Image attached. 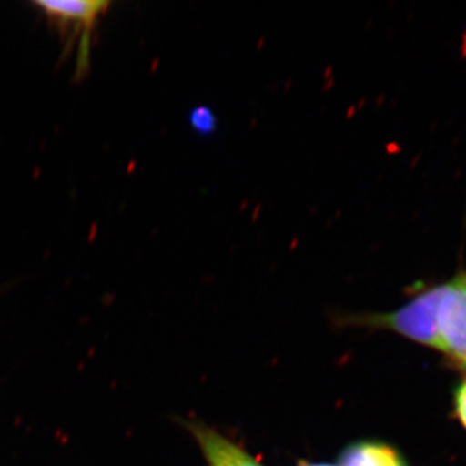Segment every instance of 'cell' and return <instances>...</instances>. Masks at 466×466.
Returning <instances> with one entry per match:
<instances>
[{
  "instance_id": "3957f363",
  "label": "cell",
  "mask_w": 466,
  "mask_h": 466,
  "mask_svg": "<svg viewBox=\"0 0 466 466\" xmlns=\"http://www.w3.org/2000/svg\"><path fill=\"white\" fill-rule=\"evenodd\" d=\"M438 332L441 351L466 367V268L441 284Z\"/></svg>"
},
{
  "instance_id": "277c9868",
  "label": "cell",
  "mask_w": 466,
  "mask_h": 466,
  "mask_svg": "<svg viewBox=\"0 0 466 466\" xmlns=\"http://www.w3.org/2000/svg\"><path fill=\"white\" fill-rule=\"evenodd\" d=\"M202 452L213 466H262L240 447L214 429L201 424L189 425Z\"/></svg>"
},
{
  "instance_id": "8992f818",
  "label": "cell",
  "mask_w": 466,
  "mask_h": 466,
  "mask_svg": "<svg viewBox=\"0 0 466 466\" xmlns=\"http://www.w3.org/2000/svg\"><path fill=\"white\" fill-rule=\"evenodd\" d=\"M191 124L198 133L208 134L216 128V116L208 108L200 106L193 110Z\"/></svg>"
},
{
  "instance_id": "7a4b0ae2",
  "label": "cell",
  "mask_w": 466,
  "mask_h": 466,
  "mask_svg": "<svg viewBox=\"0 0 466 466\" xmlns=\"http://www.w3.org/2000/svg\"><path fill=\"white\" fill-rule=\"evenodd\" d=\"M440 299L441 284L417 294L415 299L397 311L364 318V324L394 330L412 341L441 351L438 332Z\"/></svg>"
},
{
  "instance_id": "6da1fadb",
  "label": "cell",
  "mask_w": 466,
  "mask_h": 466,
  "mask_svg": "<svg viewBox=\"0 0 466 466\" xmlns=\"http://www.w3.org/2000/svg\"><path fill=\"white\" fill-rule=\"evenodd\" d=\"M66 43L64 51L76 50V75L84 76L90 69L94 34L112 3L106 0H38L34 2Z\"/></svg>"
},
{
  "instance_id": "52a82bcc",
  "label": "cell",
  "mask_w": 466,
  "mask_h": 466,
  "mask_svg": "<svg viewBox=\"0 0 466 466\" xmlns=\"http://www.w3.org/2000/svg\"><path fill=\"white\" fill-rule=\"evenodd\" d=\"M456 415L466 429V379L459 386L455 394Z\"/></svg>"
},
{
  "instance_id": "5b68a950",
  "label": "cell",
  "mask_w": 466,
  "mask_h": 466,
  "mask_svg": "<svg viewBox=\"0 0 466 466\" xmlns=\"http://www.w3.org/2000/svg\"><path fill=\"white\" fill-rule=\"evenodd\" d=\"M339 466H407L392 447L376 441H360L343 451Z\"/></svg>"
}]
</instances>
